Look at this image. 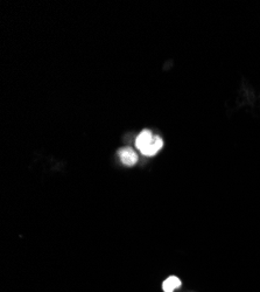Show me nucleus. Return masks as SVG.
Instances as JSON below:
<instances>
[{
	"instance_id": "obj_1",
	"label": "nucleus",
	"mask_w": 260,
	"mask_h": 292,
	"mask_svg": "<svg viewBox=\"0 0 260 292\" xmlns=\"http://www.w3.org/2000/svg\"><path fill=\"white\" fill-rule=\"evenodd\" d=\"M118 155L123 164L126 166H133L138 161V155L131 147H123V149H120L118 151Z\"/></svg>"
},
{
	"instance_id": "obj_2",
	"label": "nucleus",
	"mask_w": 260,
	"mask_h": 292,
	"mask_svg": "<svg viewBox=\"0 0 260 292\" xmlns=\"http://www.w3.org/2000/svg\"><path fill=\"white\" fill-rule=\"evenodd\" d=\"M163 146H164L163 138H161L160 136L154 135L152 142H150L149 145L147 146L141 153L144 155H147V157H153V155H155L161 149H163Z\"/></svg>"
},
{
	"instance_id": "obj_3",
	"label": "nucleus",
	"mask_w": 260,
	"mask_h": 292,
	"mask_svg": "<svg viewBox=\"0 0 260 292\" xmlns=\"http://www.w3.org/2000/svg\"><path fill=\"white\" fill-rule=\"evenodd\" d=\"M153 137L154 135L149 130L141 131L140 134L138 135L137 139H135V146H137V149L140 151V152H142V151L149 145L150 142H152Z\"/></svg>"
},
{
	"instance_id": "obj_4",
	"label": "nucleus",
	"mask_w": 260,
	"mask_h": 292,
	"mask_svg": "<svg viewBox=\"0 0 260 292\" xmlns=\"http://www.w3.org/2000/svg\"><path fill=\"white\" fill-rule=\"evenodd\" d=\"M180 286H181V280L178 278V277L172 276V277H169L168 279L165 280L163 289L165 292H173Z\"/></svg>"
}]
</instances>
